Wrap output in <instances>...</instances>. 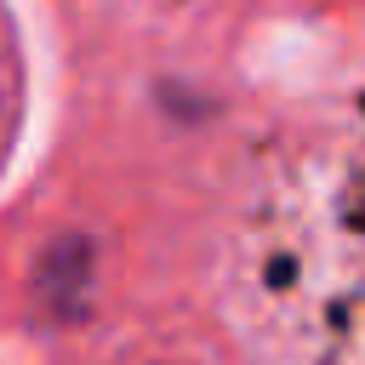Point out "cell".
Masks as SVG:
<instances>
[{"label": "cell", "mask_w": 365, "mask_h": 365, "mask_svg": "<svg viewBox=\"0 0 365 365\" xmlns=\"http://www.w3.org/2000/svg\"><path fill=\"white\" fill-rule=\"evenodd\" d=\"M91 297V251L86 240H57L40 262V302L63 319H74Z\"/></svg>", "instance_id": "6da1fadb"}]
</instances>
